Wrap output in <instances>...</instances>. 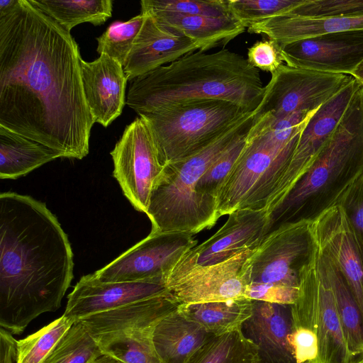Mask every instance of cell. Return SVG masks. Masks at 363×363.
Listing matches in <instances>:
<instances>
[{
    "instance_id": "obj_1",
    "label": "cell",
    "mask_w": 363,
    "mask_h": 363,
    "mask_svg": "<svg viewBox=\"0 0 363 363\" xmlns=\"http://www.w3.org/2000/svg\"><path fill=\"white\" fill-rule=\"evenodd\" d=\"M77 43L28 0L0 18V125L62 157L89 150L94 120L83 87Z\"/></svg>"
},
{
    "instance_id": "obj_2",
    "label": "cell",
    "mask_w": 363,
    "mask_h": 363,
    "mask_svg": "<svg viewBox=\"0 0 363 363\" xmlns=\"http://www.w3.org/2000/svg\"><path fill=\"white\" fill-rule=\"evenodd\" d=\"M73 277L67 235L46 204L1 193V327L19 335L40 315L59 309Z\"/></svg>"
},
{
    "instance_id": "obj_3",
    "label": "cell",
    "mask_w": 363,
    "mask_h": 363,
    "mask_svg": "<svg viewBox=\"0 0 363 363\" xmlns=\"http://www.w3.org/2000/svg\"><path fill=\"white\" fill-rule=\"evenodd\" d=\"M264 92L259 71L242 55L196 50L131 81L126 104L140 116L157 107L195 99H222L257 110Z\"/></svg>"
},
{
    "instance_id": "obj_4",
    "label": "cell",
    "mask_w": 363,
    "mask_h": 363,
    "mask_svg": "<svg viewBox=\"0 0 363 363\" xmlns=\"http://www.w3.org/2000/svg\"><path fill=\"white\" fill-rule=\"evenodd\" d=\"M363 172V85L308 171L270 214L269 232L287 223L312 222L336 205Z\"/></svg>"
},
{
    "instance_id": "obj_5",
    "label": "cell",
    "mask_w": 363,
    "mask_h": 363,
    "mask_svg": "<svg viewBox=\"0 0 363 363\" xmlns=\"http://www.w3.org/2000/svg\"><path fill=\"white\" fill-rule=\"evenodd\" d=\"M256 111L235 122L199 152L164 165L145 213L152 223L151 233L186 232L194 235L216 224L219 219L217 211L196 192L197 183L220 155L249 132L257 114Z\"/></svg>"
},
{
    "instance_id": "obj_6",
    "label": "cell",
    "mask_w": 363,
    "mask_h": 363,
    "mask_svg": "<svg viewBox=\"0 0 363 363\" xmlns=\"http://www.w3.org/2000/svg\"><path fill=\"white\" fill-rule=\"evenodd\" d=\"M311 225L307 220L284 223L263 238L250 257L247 298L286 305L295 302L303 272L318 249Z\"/></svg>"
},
{
    "instance_id": "obj_7",
    "label": "cell",
    "mask_w": 363,
    "mask_h": 363,
    "mask_svg": "<svg viewBox=\"0 0 363 363\" xmlns=\"http://www.w3.org/2000/svg\"><path fill=\"white\" fill-rule=\"evenodd\" d=\"M250 112L225 100L195 99L163 105L139 116L150 126L160 160L167 165L199 152Z\"/></svg>"
},
{
    "instance_id": "obj_8",
    "label": "cell",
    "mask_w": 363,
    "mask_h": 363,
    "mask_svg": "<svg viewBox=\"0 0 363 363\" xmlns=\"http://www.w3.org/2000/svg\"><path fill=\"white\" fill-rule=\"evenodd\" d=\"M180 304L170 293L79 320L103 354L123 363H160L152 335L156 325Z\"/></svg>"
},
{
    "instance_id": "obj_9",
    "label": "cell",
    "mask_w": 363,
    "mask_h": 363,
    "mask_svg": "<svg viewBox=\"0 0 363 363\" xmlns=\"http://www.w3.org/2000/svg\"><path fill=\"white\" fill-rule=\"evenodd\" d=\"M293 328L314 332L318 341L315 363H354L347 349L333 293L318 259L303 272L298 294L291 305Z\"/></svg>"
},
{
    "instance_id": "obj_10",
    "label": "cell",
    "mask_w": 363,
    "mask_h": 363,
    "mask_svg": "<svg viewBox=\"0 0 363 363\" xmlns=\"http://www.w3.org/2000/svg\"><path fill=\"white\" fill-rule=\"evenodd\" d=\"M196 244L197 240L189 233L150 232L93 274L106 282L143 281L165 285L177 264Z\"/></svg>"
},
{
    "instance_id": "obj_11",
    "label": "cell",
    "mask_w": 363,
    "mask_h": 363,
    "mask_svg": "<svg viewBox=\"0 0 363 363\" xmlns=\"http://www.w3.org/2000/svg\"><path fill=\"white\" fill-rule=\"evenodd\" d=\"M113 176L134 208L146 213L152 189L164 169L146 121L139 116L128 125L110 152Z\"/></svg>"
},
{
    "instance_id": "obj_12",
    "label": "cell",
    "mask_w": 363,
    "mask_h": 363,
    "mask_svg": "<svg viewBox=\"0 0 363 363\" xmlns=\"http://www.w3.org/2000/svg\"><path fill=\"white\" fill-rule=\"evenodd\" d=\"M257 114L274 118L302 111H315L341 89L351 75L281 65L271 73Z\"/></svg>"
},
{
    "instance_id": "obj_13",
    "label": "cell",
    "mask_w": 363,
    "mask_h": 363,
    "mask_svg": "<svg viewBox=\"0 0 363 363\" xmlns=\"http://www.w3.org/2000/svg\"><path fill=\"white\" fill-rule=\"evenodd\" d=\"M254 250H244L219 263L193 267L169 279L165 286L180 305L246 298Z\"/></svg>"
},
{
    "instance_id": "obj_14",
    "label": "cell",
    "mask_w": 363,
    "mask_h": 363,
    "mask_svg": "<svg viewBox=\"0 0 363 363\" xmlns=\"http://www.w3.org/2000/svg\"><path fill=\"white\" fill-rule=\"evenodd\" d=\"M361 84L353 77L311 116L284 177L269 198L265 209L271 214L284 201L314 160L340 122Z\"/></svg>"
},
{
    "instance_id": "obj_15",
    "label": "cell",
    "mask_w": 363,
    "mask_h": 363,
    "mask_svg": "<svg viewBox=\"0 0 363 363\" xmlns=\"http://www.w3.org/2000/svg\"><path fill=\"white\" fill-rule=\"evenodd\" d=\"M269 222L270 214L265 209L245 208L232 212L216 233L183 257L167 281L193 267L219 263L255 249L269 233Z\"/></svg>"
},
{
    "instance_id": "obj_16",
    "label": "cell",
    "mask_w": 363,
    "mask_h": 363,
    "mask_svg": "<svg viewBox=\"0 0 363 363\" xmlns=\"http://www.w3.org/2000/svg\"><path fill=\"white\" fill-rule=\"evenodd\" d=\"M279 46L289 66L350 75L363 59V31L320 34Z\"/></svg>"
},
{
    "instance_id": "obj_17",
    "label": "cell",
    "mask_w": 363,
    "mask_h": 363,
    "mask_svg": "<svg viewBox=\"0 0 363 363\" xmlns=\"http://www.w3.org/2000/svg\"><path fill=\"white\" fill-rule=\"evenodd\" d=\"M311 228L318 250L339 269L363 314V254L343 209H327Z\"/></svg>"
},
{
    "instance_id": "obj_18",
    "label": "cell",
    "mask_w": 363,
    "mask_h": 363,
    "mask_svg": "<svg viewBox=\"0 0 363 363\" xmlns=\"http://www.w3.org/2000/svg\"><path fill=\"white\" fill-rule=\"evenodd\" d=\"M169 293L163 284L102 281L94 274L82 277L67 296L64 315L79 320L86 316L115 309Z\"/></svg>"
},
{
    "instance_id": "obj_19",
    "label": "cell",
    "mask_w": 363,
    "mask_h": 363,
    "mask_svg": "<svg viewBox=\"0 0 363 363\" xmlns=\"http://www.w3.org/2000/svg\"><path fill=\"white\" fill-rule=\"evenodd\" d=\"M85 98L94 122L108 127L126 104L123 67L106 53L92 62L81 60Z\"/></svg>"
},
{
    "instance_id": "obj_20",
    "label": "cell",
    "mask_w": 363,
    "mask_h": 363,
    "mask_svg": "<svg viewBox=\"0 0 363 363\" xmlns=\"http://www.w3.org/2000/svg\"><path fill=\"white\" fill-rule=\"evenodd\" d=\"M292 326L291 305L253 301L241 330L257 347L259 363H296L289 341Z\"/></svg>"
},
{
    "instance_id": "obj_21",
    "label": "cell",
    "mask_w": 363,
    "mask_h": 363,
    "mask_svg": "<svg viewBox=\"0 0 363 363\" xmlns=\"http://www.w3.org/2000/svg\"><path fill=\"white\" fill-rule=\"evenodd\" d=\"M145 18L123 65L128 80L152 72L180 57L200 50L192 40L161 28L151 15Z\"/></svg>"
},
{
    "instance_id": "obj_22",
    "label": "cell",
    "mask_w": 363,
    "mask_h": 363,
    "mask_svg": "<svg viewBox=\"0 0 363 363\" xmlns=\"http://www.w3.org/2000/svg\"><path fill=\"white\" fill-rule=\"evenodd\" d=\"M247 30L281 45L320 34L363 31V15L308 18L284 13L253 24Z\"/></svg>"
},
{
    "instance_id": "obj_23",
    "label": "cell",
    "mask_w": 363,
    "mask_h": 363,
    "mask_svg": "<svg viewBox=\"0 0 363 363\" xmlns=\"http://www.w3.org/2000/svg\"><path fill=\"white\" fill-rule=\"evenodd\" d=\"M144 13L151 15L161 28L192 40L199 45L200 50L203 52L220 45L227 44L246 29L233 16L212 17L163 12Z\"/></svg>"
},
{
    "instance_id": "obj_24",
    "label": "cell",
    "mask_w": 363,
    "mask_h": 363,
    "mask_svg": "<svg viewBox=\"0 0 363 363\" xmlns=\"http://www.w3.org/2000/svg\"><path fill=\"white\" fill-rule=\"evenodd\" d=\"M213 336L186 320L177 308L156 325L152 341L160 363H186Z\"/></svg>"
},
{
    "instance_id": "obj_25",
    "label": "cell",
    "mask_w": 363,
    "mask_h": 363,
    "mask_svg": "<svg viewBox=\"0 0 363 363\" xmlns=\"http://www.w3.org/2000/svg\"><path fill=\"white\" fill-rule=\"evenodd\" d=\"M61 155L42 143L0 125V178L15 179Z\"/></svg>"
},
{
    "instance_id": "obj_26",
    "label": "cell",
    "mask_w": 363,
    "mask_h": 363,
    "mask_svg": "<svg viewBox=\"0 0 363 363\" xmlns=\"http://www.w3.org/2000/svg\"><path fill=\"white\" fill-rule=\"evenodd\" d=\"M253 301L246 298L194 304H181L179 313L207 333L220 336L240 330L252 315Z\"/></svg>"
},
{
    "instance_id": "obj_27",
    "label": "cell",
    "mask_w": 363,
    "mask_h": 363,
    "mask_svg": "<svg viewBox=\"0 0 363 363\" xmlns=\"http://www.w3.org/2000/svg\"><path fill=\"white\" fill-rule=\"evenodd\" d=\"M318 259L330 284L346 345L355 363L363 358V314L339 269L318 247Z\"/></svg>"
},
{
    "instance_id": "obj_28",
    "label": "cell",
    "mask_w": 363,
    "mask_h": 363,
    "mask_svg": "<svg viewBox=\"0 0 363 363\" xmlns=\"http://www.w3.org/2000/svg\"><path fill=\"white\" fill-rule=\"evenodd\" d=\"M28 1L68 32L82 23L104 24L113 11L111 0Z\"/></svg>"
},
{
    "instance_id": "obj_29",
    "label": "cell",
    "mask_w": 363,
    "mask_h": 363,
    "mask_svg": "<svg viewBox=\"0 0 363 363\" xmlns=\"http://www.w3.org/2000/svg\"><path fill=\"white\" fill-rule=\"evenodd\" d=\"M258 349L241 329L205 342L186 363H259Z\"/></svg>"
},
{
    "instance_id": "obj_30",
    "label": "cell",
    "mask_w": 363,
    "mask_h": 363,
    "mask_svg": "<svg viewBox=\"0 0 363 363\" xmlns=\"http://www.w3.org/2000/svg\"><path fill=\"white\" fill-rule=\"evenodd\" d=\"M75 322L63 314L35 333L16 340V362L43 363Z\"/></svg>"
},
{
    "instance_id": "obj_31",
    "label": "cell",
    "mask_w": 363,
    "mask_h": 363,
    "mask_svg": "<svg viewBox=\"0 0 363 363\" xmlns=\"http://www.w3.org/2000/svg\"><path fill=\"white\" fill-rule=\"evenodd\" d=\"M103 353L80 320L64 335L43 363H92Z\"/></svg>"
},
{
    "instance_id": "obj_32",
    "label": "cell",
    "mask_w": 363,
    "mask_h": 363,
    "mask_svg": "<svg viewBox=\"0 0 363 363\" xmlns=\"http://www.w3.org/2000/svg\"><path fill=\"white\" fill-rule=\"evenodd\" d=\"M145 15L140 13L127 21H115L96 38V51L106 53L123 67L134 41L143 24Z\"/></svg>"
},
{
    "instance_id": "obj_33",
    "label": "cell",
    "mask_w": 363,
    "mask_h": 363,
    "mask_svg": "<svg viewBox=\"0 0 363 363\" xmlns=\"http://www.w3.org/2000/svg\"><path fill=\"white\" fill-rule=\"evenodd\" d=\"M247 133L240 137L220 155L208 167L197 183L196 187V192L216 211V193L218 189L243 150L246 144Z\"/></svg>"
},
{
    "instance_id": "obj_34",
    "label": "cell",
    "mask_w": 363,
    "mask_h": 363,
    "mask_svg": "<svg viewBox=\"0 0 363 363\" xmlns=\"http://www.w3.org/2000/svg\"><path fill=\"white\" fill-rule=\"evenodd\" d=\"M141 12H163L184 16H233L228 0H142Z\"/></svg>"
},
{
    "instance_id": "obj_35",
    "label": "cell",
    "mask_w": 363,
    "mask_h": 363,
    "mask_svg": "<svg viewBox=\"0 0 363 363\" xmlns=\"http://www.w3.org/2000/svg\"><path fill=\"white\" fill-rule=\"evenodd\" d=\"M305 0H228L231 15L247 28L266 19L284 13Z\"/></svg>"
},
{
    "instance_id": "obj_36",
    "label": "cell",
    "mask_w": 363,
    "mask_h": 363,
    "mask_svg": "<svg viewBox=\"0 0 363 363\" xmlns=\"http://www.w3.org/2000/svg\"><path fill=\"white\" fill-rule=\"evenodd\" d=\"M286 13L308 18L363 15V0H305Z\"/></svg>"
},
{
    "instance_id": "obj_37",
    "label": "cell",
    "mask_w": 363,
    "mask_h": 363,
    "mask_svg": "<svg viewBox=\"0 0 363 363\" xmlns=\"http://www.w3.org/2000/svg\"><path fill=\"white\" fill-rule=\"evenodd\" d=\"M336 205L345 213L363 254V172L342 193Z\"/></svg>"
},
{
    "instance_id": "obj_38",
    "label": "cell",
    "mask_w": 363,
    "mask_h": 363,
    "mask_svg": "<svg viewBox=\"0 0 363 363\" xmlns=\"http://www.w3.org/2000/svg\"><path fill=\"white\" fill-rule=\"evenodd\" d=\"M247 60L254 67L271 73L284 64L280 46L269 39L257 41L249 48Z\"/></svg>"
},
{
    "instance_id": "obj_39",
    "label": "cell",
    "mask_w": 363,
    "mask_h": 363,
    "mask_svg": "<svg viewBox=\"0 0 363 363\" xmlns=\"http://www.w3.org/2000/svg\"><path fill=\"white\" fill-rule=\"evenodd\" d=\"M296 363H315L318 357V341L312 330L292 327L289 338Z\"/></svg>"
},
{
    "instance_id": "obj_40",
    "label": "cell",
    "mask_w": 363,
    "mask_h": 363,
    "mask_svg": "<svg viewBox=\"0 0 363 363\" xmlns=\"http://www.w3.org/2000/svg\"><path fill=\"white\" fill-rule=\"evenodd\" d=\"M16 360V340L4 328L0 329V363H13Z\"/></svg>"
},
{
    "instance_id": "obj_41",
    "label": "cell",
    "mask_w": 363,
    "mask_h": 363,
    "mask_svg": "<svg viewBox=\"0 0 363 363\" xmlns=\"http://www.w3.org/2000/svg\"><path fill=\"white\" fill-rule=\"evenodd\" d=\"M18 0H1L0 18L7 15L16 5Z\"/></svg>"
},
{
    "instance_id": "obj_42",
    "label": "cell",
    "mask_w": 363,
    "mask_h": 363,
    "mask_svg": "<svg viewBox=\"0 0 363 363\" xmlns=\"http://www.w3.org/2000/svg\"><path fill=\"white\" fill-rule=\"evenodd\" d=\"M350 75L363 85V59L354 69Z\"/></svg>"
},
{
    "instance_id": "obj_43",
    "label": "cell",
    "mask_w": 363,
    "mask_h": 363,
    "mask_svg": "<svg viewBox=\"0 0 363 363\" xmlns=\"http://www.w3.org/2000/svg\"><path fill=\"white\" fill-rule=\"evenodd\" d=\"M92 363H123L121 361L106 354H103L95 359Z\"/></svg>"
},
{
    "instance_id": "obj_44",
    "label": "cell",
    "mask_w": 363,
    "mask_h": 363,
    "mask_svg": "<svg viewBox=\"0 0 363 363\" xmlns=\"http://www.w3.org/2000/svg\"><path fill=\"white\" fill-rule=\"evenodd\" d=\"M355 363H363V358H362L361 359L358 360L357 362Z\"/></svg>"
}]
</instances>
